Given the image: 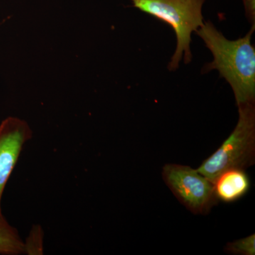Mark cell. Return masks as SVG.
<instances>
[{"label":"cell","mask_w":255,"mask_h":255,"mask_svg":"<svg viewBox=\"0 0 255 255\" xmlns=\"http://www.w3.org/2000/svg\"><path fill=\"white\" fill-rule=\"evenodd\" d=\"M255 29V24L246 36L235 41L227 39L210 21L196 31L214 57L203 73L218 70L232 87L238 107L255 104V48L251 43Z\"/></svg>","instance_id":"cell-1"},{"label":"cell","mask_w":255,"mask_h":255,"mask_svg":"<svg viewBox=\"0 0 255 255\" xmlns=\"http://www.w3.org/2000/svg\"><path fill=\"white\" fill-rule=\"evenodd\" d=\"M132 6L167 23L177 36V48L167 68L175 71L182 58L192 60L191 34L204 25L202 7L206 0H131Z\"/></svg>","instance_id":"cell-2"},{"label":"cell","mask_w":255,"mask_h":255,"mask_svg":"<svg viewBox=\"0 0 255 255\" xmlns=\"http://www.w3.org/2000/svg\"><path fill=\"white\" fill-rule=\"evenodd\" d=\"M239 119L229 137L197 169L214 183L229 169L245 170L255 162V104L238 107Z\"/></svg>","instance_id":"cell-3"},{"label":"cell","mask_w":255,"mask_h":255,"mask_svg":"<svg viewBox=\"0 0 255 255\" xmlns=\"http://www.w3.org/2000/svg\"><path fill=\"white\" fill-rule=\"evenodd\" d=\"M162 177L178 201L192 214L207 215L217 204L214 183L197 169L182 164H166L162 167Z\"/></svg>","instance_id":"cell-4"},{"label":"cell","mask_w":255,"mask_h":255,"mask_svg":"<svg viewBox=\"0 0 255 255\" xmlns=\"http://www.w3.org/2000/svg\"><path fill=\"white\" fill-rule=\"evenodd\" d=\"M31 137V129L21 119L9 117L0 124V226L8 223L1 209L3 192L23 145Z\"/></svg>","instance_id":"cell-5"},{"label":"cell","mask_w":255,"mask_h":255,"mask_svg":"<svg viewBox=\"0 0 255 255\" xmlns=\"http://www.w3.org/2000/svg\"><path fill=\"white\" fill-rule=\"evenodd\" d=\"M214 184L218 200L231 203L241 199L248 192L250 180L245 170L233 169L220 174Z\"/></svg>","instance_id":"cell-6"},{"label":"cell","mask_w":255,"mask_h":255,"mask_svg":"<svg viewBox=\"0 0 255 255\" xmlns=\"http://www.w3.org/2000/svg\"><path fill=\"white\" fill-rule=\"evenodd\" d=\"M26 252V244L20 238L17 230L9 223L0 226V254L16 255Z\"/></svg>","instance_id":"cell-7"},{"label":"cell","mask_w":255,"mask_h":255,"mask_svg":"<svg viewBox=\"0 0 255 255\" xmlns=\"http://www.w3.org/2000/svg\"><path fill=\"white\" fill-rule=\"evenodd\" d=\"M225 253L235 255H255V235L228 243L224 248Z\"/></svg>","instance_id":"cell-8"},{"label":"cell","mask_w":255,"mask_h":255,"mask_svg":"<svg viewBox=\"0 0 255 255\" xmlns=\"http://www.w3.org/2000/svg\"><path fill=\"white\" fill-rule=\"evenodd\" d=\"M255 0H243L246 16L252 24H255Z\"/></svg>","instance_id":"cell-9"}]
</instances>
